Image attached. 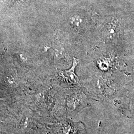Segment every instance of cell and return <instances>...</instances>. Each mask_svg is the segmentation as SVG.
<instances>
[{"instance_id": "cell-2", "label": "cell", "mask_w": 134, "mask_h": 134, "mask_svg": "<svg viewBox=\"0 0 134 134\" xmlns=\"http://www.w3.org/2000/svg\"><path fill=\"white\" fill-rule=\"evenodd\" d=\"M119 30L118 21H111L105 24L104 34L106 36L109 38H113L118 34Z\"/></svg>"}, {"instance_id": "cell-1", "label": "cell", "mask_w": 134, "mask_h": 134, "mask_svg": "<svg viewBox=\"0 0 134 134\" xmlns=\"http://www.w3.org/2000/svg\"><path fill=\"white\" fill-rule=\"evenodd\" d=\"M77 65V62L75 61L72 67L70 70L68 71H65L61 72V76L65 79V80L72 84H77L78 83V78L75 72V69Z\"/></svg>"}, {"instance_id": "cell-3", "label": "cell", "mask_w": 134, "mask_h": 134, "mask_svg": "<svg viewBox=\"0 0 134 134\" xmlns=\"http://www.w3.org/2000/svg\"><path fill=\"white\" fill-rule=\"evenodd\" d=\"M70 23L71 24H72L74 27L78 28L80 27L81 25L82 24V19L79 16H74L70 20Z\"/></svg>"}]
</instances>
